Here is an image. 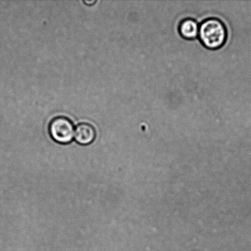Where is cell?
I'll use <instances>...</instances> for the list:
<instances>
[{"label":"cell","mask_w":251,"mask_h":251,"mask_svg":"<svg viewBox=\"0 0 251 251\" xmlns=\"http://www.w3.org/2000/svg\"><path fill=\"white\" fill-rule=\"evenodd\" d=\"M199 30L198 23L193 19H183L179 24V34L186 39H195L199 35Z\"/></svg>","instance_id":"4"},{"label":"cell","mask_w":251,"mask_h":251,"mask_svg":"<svg viewBox=\"0 0 251 251\" xmlns=\"http://www.w3.org/2000/svg\"><path fill=\"white\" fill-rule=\"evenodd\" d=\"M198 36L205 48L215 50L221 48L227 40V28L220 19H206L199 26Z\"/></svg>","instance_id":"1"},{"label":"cell","mask_w":251,"mask_h":251,"mask_svg":"<svg viewBox=\"0 0 251 251\" xmlns=\"http://www.w3.org/2000/svg\"><path fill=\"white\" fill-rule=\"evenodd\" d=\"M83 2H84L85 4L88 5V6H91V5L95 4L97 1H96V0H90V1H88V0H85Z\"/></svg>","instance_id":"5"},{"label":"cell","mask_w":251,"mask_h":251,"mask_svg":"<svg viewBox=\"0 0 251 251\" xmlns=\"http://www.w3.org/2000/svg\"><path fill=\"white\" fill-rule=\"evenodd\" d=\"M49 131L51 137L60 144H70L75 135L73 122L65 117L54 118L49 125Z\"/></svg>","instance_id":"2"},{"label":"cell","mask_w":251,"mask_h":251,"mask_svg":"<svg viewBox=\"0 0 251 251\" xmlns=\"http://www.w3.org/2000/svg\"><path fill=\"white\" fill-rule=\"evenodd\" d=\"M97 133L95 127L89 124L83 123L78 125L75 130L76 142L82 145H87L94 141Z\"/></svg>","instance_id":"3"}]
</instances>
